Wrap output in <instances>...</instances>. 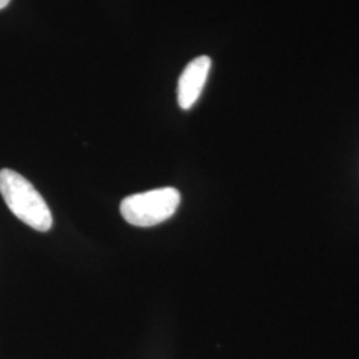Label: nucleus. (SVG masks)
Here are the masks:
<instances>
[{"mask_svg":"<svg viewBox=\"0 0 359 359\" xmlns=\"http://www.w3.org/2000/svg\"><path fill=\"white\" fill-rule=\"evenodd\" d=\"M0 194L10 210L26 225L38 231L52 228L51 210L35 187L13 169L0 170Z\"/></svg>","mask_w":359,"mask_h":359,"instance_id":"1","label":"nucleus"},{"mask_svg":"<svg viewBox=\"0 0 359 359\" xmlns=\"http://www.w3.org/2000/svg\"><path fill=\"white\" fill-rule=\"evenodd\" d=\"M180 203L179 191L168 187L126 197L120 204V213L130 225L149 228L172 217L179 209Z\"/></svg>","mask_w":359,"mask_h":359,"instance_id":"2","label":"nucleus"},{"mask_svg":"<svg viewBox=\"0 0 359 359\" xmlns=\"http://www.w3.org/2000/svg\"><path fill=\"white\" fill-rule=\"evenodd\" d=\"M212 60L209 56H198L185 67L179 79L177 100L181 109H191L200 99L205 87Z\"/></svg>","mask_w":359,"mask_h":359,"instance_id":"3","label":"nucleus"},{"mask_svg":"<svg viewBox=\"0 0 359 359\" xmlns=\"http://www.w3.org/2000/svg\"><path fill=\"white\" fill-rule=\"evenodd\" d=\"M10 1H11V0H0V10H3L4 7H7Z\"/></svg>","mask_w":359,"mask_h":359,"instance_id":"4","label":"nucleus"}]
</instances>
